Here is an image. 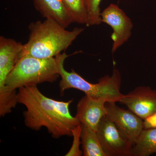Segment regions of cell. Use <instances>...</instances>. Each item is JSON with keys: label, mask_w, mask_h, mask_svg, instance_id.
Listing matches in <instances>:
<instances>
[{"label": "cell", "mask_w": 156, "mask_h": 156, "mask_svg": "<svg viewBox=\"0 0 156 156\" xmlns=\"http://www.w3.org/2000/svg\"><path fill=\"white\" fill-rule=\"evenodd\" d=\"M144 128H156V112L144 121Z\"/></svg>", "instance_id": "17"}, {"label": "cell", "mask_w": 156, "mask_h": 156, "mask_svg": "<svg viewBox=\"0 0 156 156\" xmlns=\"http://www.w3.org/2000/svg\"><path fill=\"white\" fill-rule=\"evenodd\" d=\"M35 8L45 19L53 20L65 28L73 22L62 0H33Z\"/></svg>", "instance_id": "11"}, {"label": "cell", "mask_w": 156, "mask_h": 156, "mask_svg": "<svg viewBox=\"0 0 156 156\" xmlns=\"http://www.w3.org/2000/svg\"><path fill=\"white\" fill-rule=\"evenodd\" d=\"M101 0H86L88 23L87 26L98 25L101 23L100 5Z\"/></svg>", "instance_id": "15"}, {"label": "cell", "mask_w": 156, "mask_h": 156, "mask_svg": "<svg viewBox=\"0 0 156 156\" xmlns=\"http://www.w3.org/2000/svg\"><path fill=\"white\" fill-rule=\"evenodd\" d=\"M65 52L55 56L61 80L59 82L60 92L63 93L66 90L75 89L80 90L85 95L95 99L103 98L108 102H120L125 95L121 93L122 77L119 71L114 68L111 76L106 75L101 78L97 83H89L78 74L74 70L70 72L66 70L65 60L67 57Z\"/></svg>", "instance_id": "3"}, {"label": "cell", "mask_w": 156, "mask_h": 156, "mask_svg": "<svg viewBox=\"0 0 156 156\" xmlns=\"http://www.w3.org/2000/svg\"><path fill=\"white\" fill-rule=\"evenodd\" d=\"M59 77L56 57L40 58L23 56L19 58L8 76L3 89L6 87L16 90L46 82L53 83Z\"/></svg>", "instance_id": "4"}, {"label": "cell", "mask_w": 156, "mask_h": 156, "mask_svg": "<svg viewBox=\"0 0 156 156\" xmlns=\"http://www.w3.org/2000/svg\"><path fill=\"white\" fill-rule=\"evenodd\" d=\"M17 100L27 108L23 112L26 126L36 131L45 127L53 138L72 136L73 129L81 124L70 113L73 100L66 102L49 98L37 86L20 88Z\"/></svg>", "instance_id": "1"}, {"label": "cell", "mask_w": 156, "mask_h": 156, "mask_svg": "<svg viewBox=\"0 0 156 156\" xmlns=\"http://www.w3.org/2000/svg\"><path fill=\"white\" fill-rule=\"evenodd\" d=\"M82 125V124H81ZM82 125L81 143L84 156H106L96 131Z\"/></svg>", "instance_id": "13"}, {"label": "cell", "mask_w": 156, "mask_h": 156, "mask_svg": "<svg viewBox=\"0 0 156 156\" xmlns=\"http://www.w3.org/2000/svg\"><path fill=\"white\" fill-rule=\"evenodd\" d=\"M101 22L112 27V53L127 42L131 35L133 24L130 17L118 5L111 4L101 13Z\"/></svg>", "instance_id": "6"}, {"label": "cell", "mask_w": 156, "mask_h": 156, "mask_svg": "<svg viewBox=\"0 0 156 156\" xmlns=\"http://www.w3.org/2000/svg\"><path fill=\"white\" fill-rule=\"evenodd\" d=\"M120 103L144 120L156 112V90L149 87H138L125 95Z\"/></svg>", "instance_id": "8"}, {"label": "cell", "mask_w": 156, "mask_h": 156, "mask_svg": "<svg viewBox=\"0 0 156 156\" xmlns=\"http://www.w3.org/2000/svg\"><path fill=\"white\" fill-rule=\"evenodd\" d=\"M96 132L106 156H132V144L106 115L100 120Z\"/></svg>", "instance_id": "5"}, {"label": "cell", "mask_w": 156, "mask_h": 156, "mask_svg": "<svg viewBox=\"0 0 156 156\" xmlns=\"http://www.w3.org/2000/svg\"><path fill=\"white\" fill-rule=\"evenodd\" d=\"M82 125H78L74 128L72 131V136H73V145L69 151L66 156H80L82 155V152L80 149L81 143V133Z\"/></svg>", "instance_id": "16"}, {"label": "cell", "mask_w": 156, "mask_h": 156, "mask_svg": "<svg viewBox=\"0 0 156 156\" xmlns=\"http://www.w3.org/2000/svg\"><path fill=\"white\" fill-rule=\"evenodd\" d=\"M105 107L106 116L114 123L123 137L133 146L144 128L143 119L130 110L118 106L116 102L107 101Z\"/></svg>", "instance_id": "7"}, {"label": "cell", "mask_w": 156, "mask_h": 156, "mask_svg": "<svg viewBox=\"0 0 156 156\" xmlns=\"http://www.w3.org/2000/svg\"><path fill=\"white\" fill-rule=\"evenodd\" d=\"M107 101L104 98L95 99L85 95L77 105L76 118L82 125L97 131L100 120L106 115Z\"/></svg>", "instance_id": "9"}, {"label": "cell", "mask_w": 156, "mask_h": 156, "mask_svg": "<svg viewBox=\"0 0 156 156\" xmlns=\"http://www.w3.org/2000/svg\"><path fill=\"white\" fill-rule=\"evenodd\" d=\"M132 156H149L156 153V128H144L131 149Z\"/></svg>", "instance_id": "12"}, {"label": "cell", "mask_w": 156, "mask_h": 156, "mask_svg": "<svg viewBox=\"0 0 156 156\" xmlns=\"http://www.w3.org/2000/svg\"><path fill=\"white\" fill-rule=\"evenodd\" d=\"M74 23L86 24L88 23L86 0H62Z\"/></svg>", "instance_id": "14"}, {"label": "cell", "mask_w": 156, "mask_h": 156, "mask_svg": "<svg viewBox=\"0 0 156 156\" xmlns=\"http://www.w3.org/2000/svg\"><path fill=\"white\" fill-rule=\"evenodd\" d=\"M23 45L14 39L0 37V89L5 87L8 76L19 60Z\"/></svg>", "instance_id": "10"}, {"label": "cell", "mask_w": 156, "mask_h": 156, "mask_svg": "<svg viewBox=\"0 0 156 156\" xmlns=\"http://www.w3.org/2000/svg\"><path fill=\"white\" fill-rule=\"evenodd\" d=\"M28 28L29 38L23 45L19 58L25 56L40 58L55 57L65 51L84 30L83 28L75 27L67 30L58 23L48 19L31 23Z\"/></svg>", "instance_id": "2"}]
</instances>
